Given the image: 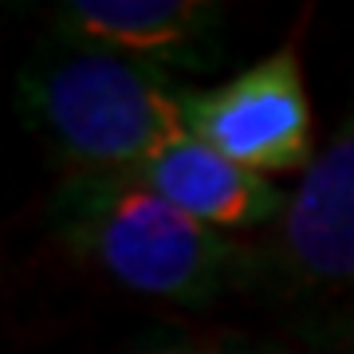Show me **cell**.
I'll return each mask as SVG.
<instances>
[{"instance_id": "obj_1", "label": "cell", "mask_w": 354, "mask_h": 354, "mask_svg": "<svg viewBox=\"0 0 354 354\" xmlns=\"http://www.w3.org/2000/svg\"><path fill=\"white\" fill-rule=\"evenodd\" d=\"M59 241L134 295L205 307L256 272L232 232L193 221L130 174H71L51 197Z\"/></svg>"}, {"instance_id": "obj_2", "label": "cell", "mask_w": 354, "mask_h": 354, "mask_svg": "<svg viewBox=\"0 0 354 354\" xmlns=\"http://www.w3.org/2000/svg\"><path fill=\"white\" fill-rule=\"evenodd\" d=\"M16 99L28 127L71 162V174H138L189 134V91L169 71L64 39L20 71Z\"/></svg>"}, {"instance_id": "obj_3", "label": "cell", "mask_w": 354, "mask_h": 354, "mask_svg": "<svg viewBox=\"0 0 354 354\" xmlns=\"http://www.w3.org/2000/svg\"><path fill=\"white\" fill-rule=\"evenodd\" d=\"M185 127L197 142L252 174H307L315 162L311 102L291 51L268 55L225 87L189 91Z\"/></svg>"}, {"instance_id": "obj_4", "label": "cell", "mask_w": 354, "mask_h": 354, "mask_svg": "<svg viewBox=\"0 0 354 354\" xmlns=\"http://www.w3.org/2000/svg\"><path fill=\"white\" fill-rule=\"evenodd\" d=\"M64 44L111 51L162 71H201L216 59L225 8L205 0H67L51 16Z\"/></svg>"}, {"instance_id": "obj_5", "label": "cell", "mask_w": 354, "mask_h": 354, "mask_svg": "<svg viewBox=\"0 0 354 354\" xmlns=\"http://www.w3.org/2000/svg\"><path fill=\"white\" fill-rule=\"evenodd\" d=\"M279 260L295 283L354 291V118L315 153L288 197Z\"/></svg>"}, {"instance_id": "obj_6", "label": "cell", "mask_w": 354, "mask_h": 354, "mask_svg": "<svg viewBox=\"0 0 354 354\" xmlns=\"http://www.w3.org/2000/svg\"><path fill=\"white\" fill-rule=\"evenodd\" d=\"M130 177L146 181L169 205H177L181 213H189L193 221L216 232L260 228L268 221H283L288 213V197L264 174L228 162L225 153L197 142L193 134L165 146L158 158H150Z\"/></svg>"}, {"instance_id": "obj_7", "label": "cell", "mask_w": 354, "mask_h": 354, "mask_svg": "<svg viewBox=\"0 0 354 354\" xmlns=\"http://www.w3.org/2000/svg\"><path fill=\"white\" fill-rule=\"evenodd\" d=\"M150 354H221V351H181V346H169V351H150Z\"/></svg>"}]
</instances>
